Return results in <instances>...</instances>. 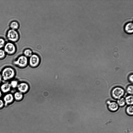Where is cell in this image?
Segmentation results:
<instances>
[{
  "instance_id": "cell-19",
  "label": "cell",
  "mask_w": 133,
  "mask_h": 133,
  "mask_svg": "<svg viewBox=\"0 0 133 133\" xmlns=\"http://www.w3.org/2000/svg\"><path fill=\"white\" fill-rule=\"evenodd\" d=\"M128 94L130 95H132L133 94V87L132 85L129 86L126 90Z\"/></svg>"
},
{
  "instance_id": "cell-16",
  "label": "cell",
  "mask_w": 133,
  "mask_h": 133,
  "mask_svg": "<svg viewBox=\"0 0 133 133\" xmlns=\"http://www.w3.org/2000/svg\"><path fill=\"white\" fill-rule=\"evenodd\" d=\"M126 112L128 115L132 116L133 115V107L132 105L128 106L126 109Z\"/></svg>"
},
{
  "instance_id": "cell-5",
  "label": "cell",
  "mask_w": 133,
  "mask_h": 133,
  "mask_svg": "<svg viewBox=\"0 0 133 133\" xmlns=\"http://www.w3.org/2000/svg\"><path fill=\"white\" fill-rule=\"evenodd\" d=\"M41 62L40 58L37 54H33L28 59V64L31 68H37Z\"/></svg>"
},
{
  "instance_id": "cell-11",
  "label": "cell",
  "mask_w": 133,
  "mask_h": 133,
  "mask_svg": "<svg viewBox=\"0 0 133 133\" xmlns=\"http://www.w3.org/2000/svg\"><path fill=\"white\" fill-rule=\"evenodd\" d=\"M125 32L127 34H132L133 31V24L132 22H129L126 23L124 26Z\"/></svg>"
},
{
  "instance_id": "cell-22",
  "label": "cell",
  "mask_w": 133,
  "mask_h": 133,
  "mask_svg": "<svg viewBox=\"0 0 133 133\" xmlns=\"http://www.w3.org/2000/svg\"><path fill=\"white\" fill-rule=\"evenodd\" d=\"M5 106L3 100L0 99V109L2 108Z\"/></svg>"
},
{
  "instance_id": "cell-25",
  "label": "cell",
  "mask_w": 133,
  "mask_h": 133,
  "mask_svg": "<svg viewBox=\"0 0 133 133\" xmlns=\"http://www.w3.org/2000/svg\"><path fill=\"white\" fill-rule=\"evenodd\" d=\"M2 92L0 90V99H1L2 96Z\"/></svg>"
},
{
  "instance_id": "cell-2",
  "label": "cell",
  "mask_w": 133,
  "mask_h": 133,
  "mask_svg": "<svg viewBox=\"0 0 133 133\" xmlns=\"http://www.w3.org/2000/svg\"><path fill=\"white\" fill-rule=\"evenodd\" d=\"M13 63L19 68H24L28 64V58L24 55H22L15 60Z\"/></svg>"
},
{
  "instance_id": "cell-17",
  "label": "cell",
  "mask_w": 133,
  "mask_h": 133,
  "mask_svg": "<svg viewBox=\"0 0 133 133\" xmlns=\"http://www.w3.org/2000/svg\"><path fill=\"white\" fill-rule=\"evenodd\" d=\"M12 88H17L18 84V81L16 80H12L10 82Z\"/></svg>"
},
{
  "instance_id": "cell-3",
  "label": "cell",
  "mask_w": 133,
  "mask_h": 133,
  "mask_svg": "<svg viewBox=\"0 0 133 133\" xmlns=\"http://www.w3.org/2000/svg\"><path fill=\"white\" fill-rule=\"evenodd\" d=\"M124 94V89L119 87H117L114 88L111 92V95L112 97L116 100H118L122 98Z\"/></svg>"
},
{
  "instance_id": "cell-1",
  "label": "cell",
  "mask_w": 133,
  "mask_h": 133,
  "mask_svg": "<svg viewBox=\"0 0 133 133\" xmlns=\"http://www.w3.org/2000/svg\"><path fill=\"white\" fill-rule=\"evenodd\" d=\"M1 74L3 80L5 82H8L12 80L14 78L16 72L14 68L10 66H8L3 69Z\"/></svg>"
},
{
  "instance_id": "cell-14",
  "label": "cell",
  "mask_w": 133,
  "mask_h": 133,
  "mask_svg": "<svg viewBox=\"0 0 133 133\" xmlns=\"http://www.w3.org/2000/svg\"><path fill=\"white\" fill-rule=\"evenodd\" d=\"M125 100L126 103L128 104L131 105L133 104V97L132 95H130L126 97Z\"/></svg>"
},
{
  "instance_id": "cell-24",
  "label": "cell",
  "mask_w": 133,
  "mask_h": 133,
  "mask_svg": "<svg viewBox=\"0 0 133 133\" xmlns=\"http://www.w3.org/2000/svg\"><path fill=\"white\" fill-rule=\"evenodd\" d=\"M3 80V79L1 73H0V84Z\"/></svg>"
},
{
  "instance_id": "cell-7",
  "label": "cell",
  "mask_w": 133,
  "mask_h": 133,
  "mask_svg": "<svg viewBox=\"0 0 133 133\" xmlns=\"http://www.w3.org/2000/svg\"><path fill=\"white\" fill-rule=\"evenodd\" d=\"M17 88L18 91L24 94H26L29 91L30 86L27 83L22 82L19 83Z\"/></svg>"
},
{
  "instance_id": "cell-20",
  "label": "cell",
  "mask_w": 133,
  "mask_h": 133,
  "mask_svg": "<svg viewBox=\"0 0 133 133\" xmlns=\"http://www.w3.org/2000/svg\"><path fill=\"white\" fill-rule=\"evenodd\" d=\"M6 54L4 50L0 49V59L2 60L4 58L6 57Z\"/></svg>"
},
{
  "instance_id": "cell-8",
  "label": "cell",
  "mask_w": 133,
  "mask_h": 133,
  "mask_svg": "<svg viewBox=\"0 0 133 133\" xmlns=\"http://www.w3.org/2000/svg\"><path fill=\"white\" fill-rule=\"evenodd\" d=\"M3 100L5 106H7L12 104L15 100L13 95L10 93L6 94L4 96Z\"/></svg>"
},
{
  "instance_id": "cell-10",
  "label": "cell",
  "mask_w": 133,
  "mask_h": 133,
  "mask_svg": "<svg viewBox=\"0 0 133 133\" xmlns=\"http://www.w3.org/2000/svg\"><path fill=\"white\" fill-rule=\"evenodd\" d=\"M107 103L108 105V108L110 111L114 112L118 110L119 106L116 102L108 101Z\"/></svg>"
},
{
  "instance_id": "cell-21",
  "label": "cell",
  "mask_w": 133,
  "mask_h": 133,
  "mask_svg": "<svg viewBox=\"0 0 133 133\" xmlns=\"http://www.w3.org/2000/svg\"><path fill=\"white\" fill-rule=\"evenodd\" d=\"M5 44L4 40L3 38H0V49L4 48Z\"/></svg>"
},
{
  "instance_id": "cell-9",
  "label": "cell",
  "mask_w": 133,
  "mask_h": 133,
  "mask_svg": "<svg viewBox=\"0 0 133 133\" xmlns=\"http://www.w3.org/2000/svg\"><path fill=\"white\" fill-rule=\"evenodd\" d=\"M11 89L10 82H5L1 84L0 87V90L2 93L5 94L9 93Z\"/></svg>"
},
{
  "instance_id": "cell-13",
  "label": "cell",
  "mask_w": 133,
  "mask_h": 133,
  "mask_svg": "<svg viewBox=\"0 0 133 133\" xmlns=\"http://www.w3.org/2000/svg\"><path fill=\"white\" fill-rule=\"evenodd\" d=\"M10 27L11 29L16 30L19 27V24L18 22L13 21L10 23Z\"/></svg>"
},
{
  "instance_id": "cell-18",
  "label": "cell",
  "mask_w": 133,
  "mask_h": 133,
  "mask_svg": "<svg viewBox=\"0 0 133 133\" xmlns=\"http://www.w3.org/2000/svg\"><path fill=\"white\" fill-rule=\"evenodd\" d=\"M119 106L123 107L126 104L125 99L124 98H122L118 100L117 102Z\"/></svg>"
},
{
  "instance_id": "cell-6",
  "label": "cell",
  "mask_w": 133,
  "mask_h": 133,
  "mask_svg": "<svg viewBox=\"0 0 133 133\" xmlns=\"http://www.w3.org/2000/svg\"><path fill=\"white\" fill-rule=\"evenodd\" d=\"M4 48V50L6 54L9 55L14 54L16 51L15 45L12 42H8L6 44Z\"/></svg>"
},
{
  "instance_id": "cell-4",
  "label": "cell",
  "mask_w": 133,
  "mask_h": 133,
  "mask_svg": "<svg viewBox=\"0 0 133 133\" xmlns=\"http://www.w3.org/2000/svg\"><path fill=\"white\" fill-rule=\"evenodd\" d=\"M6 36L8 40L12 43L17 42L20 38L18 32L16 30L11 29L8 31Z\"/></svg>"
},
{
  "instance_id": "cell-23",
  "label": "cell",
  "mask_w": 133,
  "mask_h": 133,
  "mask_svg": "<svg viewBox=\"0 0 133 133\" xmlns=\"http://www.w3.org/2000/svg\"><path fill=\"white\" fill-rule=\"evenodd\" d=\"M128 80L131 83H133V74H132L130 75L128 77Z\"/></svg>"
},
{
  "instance_id": "cell-12",
  "label": "cell",
  "mask_w": 133,
  "mask_h": 133,
  "mask_svg": "<svg viewBox=\"0 0 133 133\" xmlns=\"http://www.w3.org/2000/svg\"><path fill=\"white\" fill-rule=\"evenodd\" d=\"M13 95L14 100L17 102L22 101L24 98V94L18 91L15 92Z\"/></svg>"
},
{
  "instance_id": "cell-15",
  "label": "cell",
  "mask_w": 133,
  "mask_h": 133,
  "mask_svg": "<svg viewBox=\"0 0 133 133\" xmlns=\"http://www.w3.org/2000/svg\"><path fill=\"white\" fill-rule=\"evenodd\" d=\"M33 54L32 50L30 49H26L24 52V55L28 58H30Z\"/></svg>"
}]
</instances>
